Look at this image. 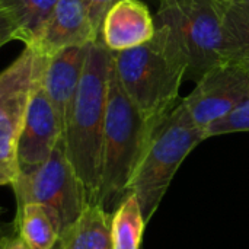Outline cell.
Listing matches in <instances>:
<instances>
[{
    "instance_id": "1",
    "label": "cell",
    "mask_w": 249,
    "mask_h": 249,
    "mask_svg": "<svg viewBox=\"0 0 249 249\" xmlns=\"http://www.w3.org/2000/svg\"><path fill=\"white\" fill-rule=\"evenodd\" d=\"M111 60L112 53L101 36L89 44L80 85L63 133L66 155L85 190L88 204H98L99 196Z\"/></svg>"
},
{
    "instance_id": "2",
    "label": "cell",
    "mask_w": 249,
    "mask_h": 249,
    "mask_svg": "<svg viewBox=\"0 0 249 249\" xmlns=\"http://www.w3.org/2000/svg\"><path fill=\"white\" fill-rule=\"evenodd\" d=\"M112 66L127 96L156 130L178 105L182 79L188 71L171 31L158 25L146 44L112 53Z\"/></svg>"
},
{
    "instance_id": "3",
    "label": "cell",
    "mask_w": 249,
    "mask_h": 249,
    "mask_svg": "<svg viewBox=\"0 0 249 249\" xmlns=\"http://www.w3.org/2000/svg\"><path fill=\"white\" fill-rule=\"evenodd\" d=\"M155 131L124 92L111 60L98 196L105 212L112 214L128 194L133 174Z\"/></svg>"
},
{
    "instance_id": "4",
    "label": "cell",
    "mask_w": 249,
    "mask_h": 249,
    "mask_svg": "<svg viewBox=\"0 0 249 249\" xmlns=\"http://www.w3.org/2000/svg\"><path fill=\"white\" fill-rule=\"evenodd\" d=\"M158 25L166 26L196 82L239 54L223 20V0H159Z\"/></svg>"
},
{
    "instance_id": "5",
    "label": "cell",
    "mask_w": 249,
    "mask_h": 249,
    "mask_svg": "<svg viewBox=\"0 0 249 249\" xmlns=\"http://www.w3.org/2000/svg\"><path fill=\"white\" fill-rule=\"evenodd\" d=\"M204 140H207L204 131L178 102L156 128L128 185V193L139 200L146 223L159 209L185 158Z\"/></svg>"
},
{
    "instance_id": "6",
    "label": "cell",
    "mask_w": 249,
    "mask_h": 249,
    "mask_svg": "<svg viewBox=\"0 0 249 249\" xmlns=\"http://www.w3.org/2000/svg\"><path fill=\"white\" fill-rule=\"evenodd\" d=\"M10 187L15 191L18 207L26 203L42 204L55 216L61 233L88 204L85 190L66 155L63 137L44 163L19 172Z\"/></svg>"
},
{
    "instance_id": "7",
    "label": "cell",
    "mask_w": 249,
    "mask_h": 249,
    "mask_svg": "<svg viewBox=\"0 0 249 249\" xmlns=\"http://www.w3.org/2000/svg\"><path fill=\"white\" fill-rule=\"evenodd\" d=\"M47 55L28 45L0 71V187L12 185L18 175L16 144L28 101L39 83Z\"/></svg>"
},
{
    "instance_id": "8",
    "label": "cell",
    "mask_w": 249,
    "mask_h": 249,
    "mask_svg": "<svg viewBox=\"0 0 249 249\" xmlns=\"http://www.w3.org/2000/svg\"><path fill=\"white\" fill-rule=\"evenodd\" d=\"M249 99V73L236 61L204 73L193 92L179 101L193 123L206 130Z\"/></svg>"
},
{
    "instance_id": "9",
    "label": "cell",
    "mask_w": 249,
    "mask_h": 249,
    "mask_svg": "<svg viewBox=\"0 0 249 249\" xmlns=\"http://www.w3.org/2000/svg\"><path fill=\"white\" fill-rule=\"evenodd\" d=\"M61 137V123L39 80L28 101L18 136L16 159L19 172L31 171L44 163Z\"/></svg>"
},
{
    "instance_id": "10",
    "label": "cell",
    "mask_w": 249,
    "mask_h": 249,
    "mask_svg": "<svg viewBox=\"0 0 249 249\" xmlns=\"http://www.w3.org/2000/svg\"><path fill=\"white\" fill-rule=\"evenodd\" d=\"M89 45L64 48L47 58L41 85L64 127L83 74Z\"/></svg>"
},
{
    "instance_id": "11",
    "label": "cell",
    "mask_w": 249,
    "mask_h": 249,
    "mask_svg": "<svg viewBox=\"0 0 249 249\" xmlns=\"http://www.w3.org/2000/svg\"><path fill=\"white\" fill-rule=\"evenodd\" d=\"M99 38L83 0H60L48 18L35 47L47 57L76 45H89Z\"/></svg>"
},
{
    "instance_id": "12",
    "label": "cell",
    "mask_w": 249,
    "mask_h": 249,
    "mask_svg": "<svg viewBox=\"0 0 249 249\" xmlns=\"http://www.w3.org/2000/svg\"><path fill=\"white\" fill-rule=\"evenodd\" d=\"M155 32V20L143 1L120 0L104 19L101 39L109 51L115 53L146 44Z\"/></svg>"
},
{
    "instance_id": "13",
    "label": "cell",
    "mask_w": 249,
    "mask_h": 249,
    "mask_svg": "<svg viewBox=\"0 0 249 249\" xmlns=\"http://www.w3.org/2000/svg\"><path fill=\"white\" fill-rule=\"evenodd\" d=\"M111 216L99 204H86L80 216L63 231L60 249H114Z\"/></svg>"
},
{
    "instance_id": "14",
    "label": "cell",
    "mask_w": 249,
    "mask_h": 249,
    "mask_svg": "<svg viewBox=\"0 0 249 249\" xmlns=\"http://www.w3.org/2000/svg\"><path fill=\"white\" fill-rule=\"evenodd\" d=\"M16 233L29 249H54L60 242L61 229L47 207L26 203L18 207Z\"/></svg>"
},
{
    "instance_id": "15",
    "label": "cell",
    "mask_w": 249,
    "mask_h": 249,
    "mask_svg": "<svg viewBox=\"0 0 249 249\" xmlns=\"http://www.w3.org/2000/svg\"><path fill=\"white\" fill-rule=\"evenodd\" d=\"M60 0H0L18 28V41L35 45Z\"/></svg>"
},
{
    "instance_id": "16",
    "label": "cell",
    "mask_w": 249,
    "mask_h": 249,
    "mask_svg": "<svg viewBox=\"0 0 249 249\" xmlns=\"http://www.w3.org/2000/svg\"><path fill=\"white\" fill-rule=\"evenodd\" d=\"M137 197L128 193L111 216V235L114 249H140L146 229Z\"/></svg>"
},
{
    "instance_id": "17",
    "label": "cell",
    "mask_w": 249,
    "mask_h": 249,
    "mask_svg": "<svg viewBox=\"0 0 249 249\" xmlns=\"http://www.w3.org/2000/svg\"><path fill=\"white\" fill-rule=\"evenodd\" d=\"M223 20L239 54L249 51V0H223Z\"/></svg>"
},
{
    "instance_id": "18",
    "label": "cell",
    "mask_w": 249,
    "mask_h": 249,
    "mask_svg": "<svg viewBox=\"0 0 249 249\" xmlns=\"http://www.w3.org/2000/svg\"><path fill=\"white\" fill-rule=\"evenodd\" d=\"M249 131V99L235 108L231 114L223 117L222 120L213 123L206 130V139L231 134V133H244Z\"/></svg>"
},
{
    "instance_id": "19",
    "label": "cell",
    "mask_w": 249,
    "mask_h": 249,
    "mask_svg": "<svg viewBox=\"0 0 249 249\" xmlns=\"http://www.w3.org/2000/svg\"><path fill=\"white\" fill-rule=\"evenodd\" d=\"M120 0H83L86 10L89 13V18L92 20L93 28L98 31L99 36H101V28L104 23V19L107 16V13L109 12V9Z\"/></svg>"
},
{
    "instance_id": "20",
    "label": "cell",
    "mask_w": 249,
    "mask_h": 249,
    "mask_svg": "<svg viewBox=\"0 0 249 249\" xmlns=\"http://www.w3.org/2000/svg\"><path fill=\"white\" fill-rule=\"evenodd\" d=\"M18 41V28L7 9L0 3V48L10 41Z\"/></svg>"
},
{
    "instance_id": "21",
    "label": "cell",
    "mask_w": 249,
    "mask_h": 249,
    "mask_svg": "<svg viewBox=\"0 0 249 249\" xmlns=\"http://www.w3.org/2000/svg\"><path fill=\"white\" fill-rule=\"evenodd\" d=\"M0 249H29L25 242L20 239V236L16 233L13 236H9V238H3L0 241Z\"/></svg>"
},
{
    "instance_id": "22",
    "label": "cell",
    "mask_w": 249,
    "mask_h": 249,
    "mask_svg": "<svg viewBox=\"0 0 249 249\" xmlns=\"http://www.w3.org/2000/svg\"><path fill=\"white\" fill-rule=\"evenodd\" d=\"M233 61H236V63H239L249 73V51H244V53H241Z\"/></svg>"
},
{
    "instance_id": "23",
    "label": "cell",
    "mask_w": 249,
    "mask_h": 249,
    "mask_svg": "<svg viewBox=\"0 0 249 249\" xmlns=\"http://www.w3.org/2000/svg\"><path fill=\"white\" fill-rule=\"evenodd\" d=\"M1 213H3V209H1V207H0V214H1Z\"/></svg>"
},
{
    "instance_id": "24",
    "label": "cell",
    "mask_w": 249,
    "mask_h": 249,
    "mask_svg": "<svg viewBox=\"0 0 249 249\" xmlns=\"http://www.w3.org/2000/svg\"><path fill=\"white\" fill-rule=\"evenodd\" d=\"M54 249H60V247H58V245H57V247H55V248Z\"/></svg>"
}]
</instances>
